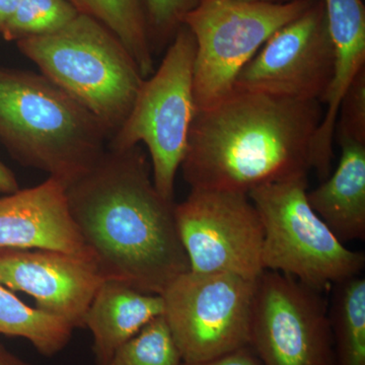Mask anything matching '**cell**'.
Returning <instances> with one entry per match:
<instances>
[{"instance_id": "9a60e30c", "label": "cell", "mask_w": 365, "mask_h": 365, "mask_svg": "<svg viewBox=\"0 0 365 365\" xmlns=\"http://www.w3.org/2000/svg\"><path fill=\"white\" fill-rule=\"evenodd\" d=\"M337 169L307 192L309 205L341 242L365 237V143L338 139Z\"/></svg>"}, {"instance_id": "cb8c5ba5", "label": "cell", "mask_w": 365, "mask_h": 365, "mask_svg": "<svg viewBox=\"0 0 365 365\" xmlns=\"http://www.w3.org/2000/svg\"><path fill=\"white\" fill-rule=\"evenodd\" d=\"M19 189L18 181L14 173L0 160V193L7 195Z\"/></svg>"}, {"instance_id": "484cf974", "label": "cell", "mask_w": 365, "mask_h": 365, "mask_svg": "<svg viewBox=\"0 0 365 365\" xmlns=\"http://www.w3.org/2000/svg\"><path fill=\"white\" fill-rule=\"evenodd\" d=\"M0 365H31L23 359L9 352V350L0 343Z\"/></svg>"}, {"instance_id": "3957f363", "label": "cell", "mask_w": 365, "mask_h": 365, "mask_svg": "<svg viewBox=\"0 0 365 365\" xmlns=\"http://www.w3.org/2000/svg\"><path fill=\"white\" fill-rule=\"evenodd\" d=\"M108 141L98 120L41 72L0 64V143L21 165L67 188L97 165Z\"/></svg>"}, {"instance_id": "603a6c76", "label": "cell", "mask_w": 365, "mask_h": 365, "mask_svg": "<svg viewBox=\"0 0 365 365\" xmlns=\"http://www.w3.org/2000/svg\"><path fill=\"white\" fill-rule=\"evenodd\" d=\"M182 365H263L251 346H244L222 356L207 360V361L196 362V364H185Z\"/></svg>"}, {"instance_id": "ba28073f", "label": "cell", "mask_w": 365, "mask_h": 365, "mask_svg": "<svg viewBox=\"0 0 365 365\" xmlns=\"http://www.w3.org/2000/svg\"><path fill=\"white\" fill-rule=\"evenodd\" d=\"M256 281L189 270L168 285L163 316L182 362L207 361L250 344Z\"/></svg>"}, {"instance_id": "e0dca14e", "label": "cell", "mask_w": 365, "mask_h": 365, "mask_svg": "<svg viewBox=\"0 0 365 365\" xmlns=\"http://www.w3.org/2000/svg\"><path fill=\"white\" fill-rule=\"evenodd\" d=\"M73 328L67 322L21 302L0 284V335L21 337L45 356L66 348Z\"/></svg>"}, {"instance_id": "277c9868", "label": "cell", "mask_w": 365, "mask_h": 365, "mask_svg": "<svg viewBox=\"0 0 365 365\" xmlns=\"http://www.w3.org/2000/svg\"><path fill=\"white\" fill-rule=\"evenodd\" d=\"M16 46L43 76L98 120L109 140L121 128L145 78L109 29L79 14L61 30Z\"/></svg>"}, {"instance_id": "7a4b0ae2", "label": "cell", "mask_w": 365, "mask_h": 365, "mask_svg": "<svg viewBox=\"0 0 365 365\" xmlns=\"http://www.w3.org/2000/svg\"><path fill=\"white\" fill-rule=\"evenodd\" d=\"M323 115L318 101L234 91L196 111L181 165L185 181L191 189L249 194L307 176Z\"/></svg>"}, {"instance_id": "6da1fadb", "label": "cell", "mask_w": 365, "mask_h": 365, "mask_svg": "<svg viewBox=\"0 0 365 365\" xmlns=\"http://www.w3.org/2000/svg\"><path fill=\"white\" fill-rule=\"evenodd\" d=\"M66 196L105 280L162 294L190 270L178 235L176 203L155 189L143 146L107 148L90 172L67 187Z\"/></svg>"}, {"instance_id": "5bb4252c", "label": "cell", "mask_w": 365, "mask_h": 365, "mask_svg": "<svg viewBox=\"0 0 365 365\" xmlns=\"http://www.w3.org/2000/svg\"><path fill=\"white\" fill-rule=\"evenodd\" d=\"M163 314L160 294H145L115 280L103 281L86 311L96 360L105 365L126 341Z\"/></svg>"}, {"instance_id": "d4e9b609", "label": "cell", "mask_w": 365, "mask_h": 365, "mask_svg": "<svg viewBox=\"0 0 365 365\" xmlns=\"http://www.w3.org/2000/svg\"><path fill=\"white\" fill-rule=\"evenodd\" d=\"M21 0H0V33L11 18Z\"/></svg>"}, {"instance_id": "44dd1931", "label": "cell", "mask_w": 365, "mask_h": 365, "mask_svg": "<svg viewBox=\"0 0 365 365\" xmlns=\"http://www.w3.org/2000/svg\"><path fill=\"white\" fill-rule=\"evenodd\" d=\"M153 54L167 49L199 0H144Z\"/></svg>"}, {"instance_id": "9c48e42d", "label": "cell", "mask_w": 365, "mask_h": 365, "mask_svg": "<svg viewBox=\"0 0 365 365\" xmlns=\"http://www.w3.org/2000/svg\"><path fill=\"white\" fill-rule=\"evenodd\" d=\"M249 345L263 365H336L330 314L321 292L264 270L256 281Z\"/></svg>"}, {"instance_id": "4316f807", "label": "cell", "mask_w": 365, "mask_h": 365, "mask_svg": "<svg viewBox=\"0 0 365 365\" xmlns=\"http://www.w3.org/2000/svg\"><path fill=\"white\" fill-rule=\"evenodd\" d=\"M240 1L260 2V4H288V2L295 1V0H240Z\"/></svg>"}, {"instance_id": "5b68a950", "label": "cell", "mask_w": 365, "mask_h": 365, "mask_svg": "<svg viewBox=\"0 0 365 365\" xmlns=\"http://www.w3.org/2000/svg\"><path fill=\"white\" fill-rule=\"evenodd\" d=\"M307 176L272 182L248 194L263 225L262 265L323 294L360 275L362 252L346 248L307 201Z\"/></svg>"}, {"instance_id": "d6986e66", "label": "cell", "mask_w": 365, "mask_h": 365, "mask_svg": "<svg viewBox=\"0 0 365 365\" xmlns=\"http://www.w3.org/2000/svg\"><path fill=\"white\" fill-rule=\"evenodd\" d=\"M78 14L68 0H21L0 35L16 43L42 37L61 30Z\"/></svg>"}, {"instance_id": "4fadbf2b", "label": "cell", "mask_w": 365, "mask_h": 365, "mask_svg": "<svg viewBox=\"0 0 365 365\" xmlns=\"http://www.w3.org/2000/svg\"><path fill=\"white\" fill-rule=\"evenodd\" d=\"M0 249L47 250L93 260L71 215L66 187L51 177L0 198Z\"/></svg>"}, {"instance_id": "8fae6325", "label": "cell", "mask_w": 365, "mask_h": 365, "mask_svg": "<svg viewBox=\"0 0 365 365\" xmlns=\"http://www.w3.org/2000/svg\"><path fill=\"white\" fill-rule=\"evenodd\" d=\"M334 48L323 0L271 36L240 72L234 91L321 102L330 88Z\"/></svg>"}, {"instance_id": "ffe728a7", "label": "cell", "mask_w": 365, "mask_h": 365, "mask_svg": "<svg viewBox=\"0 0 365 365\" xmlns=\"http://www.w3.org/2000/svg\"><path fill=\"white\" fill-rule=\"evenodd\" d=\"M105 365H182V359L160 316L120 346Z\"/></svg>"}, {"instance_id": "ac0fdd59", "label": "cell", "mask_w": 365, "mask_h": 365, "mask_svg": "<svg viewBox=\"0 0 365 365\" xmlns=\"http://www.w3.org/2000/svg\"><path fill=\"white\" fill-rule=\"evenodd\" d=\"M334 287L329 314L336 365H365V278L354 276Z\"/></svg>"}, {"instance_id": "2e32d148", "label": "cell", "mask_w": 365, "mask_h": 365, "mask_svg": "<svg viewBox=\"0 0 365 365\" xmlns=\"http://www.w3.org/2000/svg\"><path fill=\"white\" fill-rule=\"evenodd\" d=\"M79 14L90 16L121 41L143 78L155 71L144 0H68Z\"/></svg>"}, {"instance_id": "52a82bcc", "label": "cell", "mask_w": 365, "mask_h": 365, "mask_svg": "<svg viewBox=\"0 0 365 365\" xmlns=\"http://www.w3.org/2000/svg\"><path fill=\"white\" fill-rule=\"evenodd\" d=\"M313 0L283 4L240 0H199L184 24L196 43L194 100L207 109L234 91L235 79L281 26L304 13Z\"/></svg>"}, {"instance_id": "30bf717a", "label": "cell", "mask_w": 365, "mask_h": 365, "mask_svg": "<svg viewBox=\"0 0 365 365\" xmlns=\"http://www.w3.org/2000/svg\"><path fill=\"white\" fill-rule=\"evenodd\" d=\"M175 220L193 272L251 279L263 272V225L248 194L191 189L176 203Z\"/></svg>"}, {"instance_id": "7c38bea8", "label": "cell", "mask_w": 365, "mask_h": 365, "mask_svg": "<svg viewBox=\"0 0 365 365\" xmlns=\"http://www.w3.org/2000/svg\"><path fill=\"white\" fill-rule=\"evenodd\" d=\"M105 281L85 257L47 250L0 249V284L31 295L38 309L83 328L98 288Z\"/></svg>"}, {"instance_id": "8992f818", "label": "cell", "mask_w": 365, "mask_h": 365, "mask_svg": "<svg viewBox=\"0 0 365 365\" xmlns=\"http://www.w3.org/2000/svg\"><path fill=\"white\" fill-rule=\"evenodd\" d=\"M195 54L193 34L182 25L165 49L160 66L144 79L128 116L107 145L114 150L145 145L155 189L172 202L196 113Z\"/></svg>"}, {"instance_id": "7402d4cb", "label": "cell", "mask_w": 365, "mask_h": 365, "mask_svg": "<svg viewBox=\"0 0 365 365\" xmlns=\"http://www.w3.org/2000/svg\"><path fill=\"white\" fill-rule=\"evenodd\" d=\"M335 138L365 143V69L355 78L341 101Z\"/></svg>"}]
</instances>
